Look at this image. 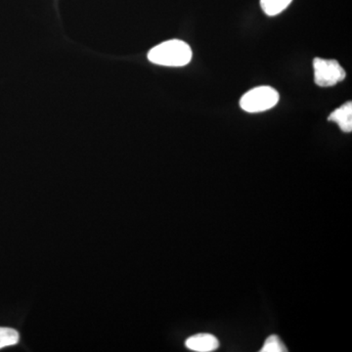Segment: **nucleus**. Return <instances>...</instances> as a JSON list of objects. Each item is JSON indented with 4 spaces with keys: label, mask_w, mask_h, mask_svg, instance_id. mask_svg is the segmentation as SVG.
Listing matches in <instances>:
<instances>
[{
    "label": "nucleus",
    "mask_w": 352,
    "mask_h": 352,
    "mask_svg": "<svg viewBox=\"0 0 352 352\" xmlns=\"http://www.w3.org/2000/svg\"><path fill=\"white\" fill-rule=\"evenodd\" d=\"M193 56L189 44L179 39H171L155 46L148 53L152 63L164 67H183L190 63Z\"/></svg>",
    "instance_id": "obj_1"
},
{
    "label": "nucleus",
    "mask_w": 352,
    "mask_h": 352,
    "mask_svg": "<svg viewBox=\"0 0 352 352\" xmlns=\"http://www.w3.org/2000/svg\"><path fill=\"white\" fill-rule=\"evenodd\" d=\"M279 99V94L273 87H254L243 95L240 106L247 113L265 112L275 107Z\"/></svg>",
    "instance_id": "obj_2"
},
{
    "label": "nucleus",
    "mask_w": 352,
    "mask_h": 352,
    "mask_svg": "<svg viewBox=\"0 0 352 352\" xmlns=\"http://www.w3.org/2000/svg\"><path fill=\"white\" fill-rule=\"evenodd\" d=\"M314 82L321 87H330L346 78V73L336 60H314Z\"/></svg>",
    "instance_id": "obj_3"
},
{
    "label": "nucleus",
    "mask_w": 352,
    "mask_h": 352,
    "mask_svg": "<svg viewBox=\"0 0 352 352\" xmlns=\"http://www.w3.org/2000/svg\"><path fill=\"white\" fill-rule=\"evenodd\" d=\"M185 346L190 351L197 352H212L217 351L219 346V342L212 333H197L188 338L185 342Z\"/></svg>",
    "instance_id": "obj_4"
},
{
    "label": "nucleus",
    "mask_w": 352,
    "mask_h": 352,
    "mask_svg": "<svg viewBox=\"0 0 352 352\" xmlns=\"http://www.w3.org/2000/svg\"><path fill=\"white\" fill-rule=\"evenodd\" d=\"M329 122H333L338 124L340 129L346 133L352 131V103L346 102L342 107L333 111L328 118Z\"/></svg>",
    "instance_id": "obj_5"
},
{
    "label": "nucleus",
    "mask_w": 352,
    "mask_h": 352,
    "mask_svg": "<svg viewBox=\"0 0 352 352\" xmlns=\"http://www.w3.org/2000/svg\"><path fill=\"white\" fill-rule=\"evenodd\" d=\"M293 0H261V6L267 16H276L283 12Z\"/></svg>",
    "instance_id": "obj_6"
},
{
    "label": "nucleus",
    "mask_w": 352,
    "mask_h": 352,
    "mask_svg": "<svg viewBox=\"0 0 352 352\" xmlns=\"http://www.w3.org/2000/svg\"><path fill=\"white\" fill-rule=\"evenodd\" d=\"M20 336L14 329L0 327V349L15 346L19 342Z\"/></svg>",
    "instance_id": "obj_7"
},
{
    "label": "nucleus",
    "mask_w": 352,
    "mask_h": 352,
    "mask_svg": "<svg viewBox=\"0 0 352 352\" xmlns=\"http://www.w3.org/2000/svg\"><path fill=\"white\" fill-rule=\"evenodd\" d=\"M261 352H285L288 351L283 342L276 335L270 336L264 342Z\"/></svg>",
    "instance_id": "obj_8"
}]
</instances>
